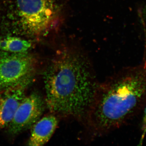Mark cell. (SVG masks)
<instances>
[{"mask_svg":"<svg viewBox=\"0 0 146 146\" xmlns=\"http://www.w3.org/2000/svg\"><path fill=\"white\" fill-rule=\"evenodd\" d=\"M45 102L56 116L86 118L98 84L83 53L65 48L56 52L44 74Z\"/></svg>","mask_w":146,"mask_h":146,"instance_id":"cell-1","label":"cell"},{"mask_svg":"<svg viewBox=\"0 0 146 146\" xmlns=\"http://www.w3.org/2000/svg\"><path fill=\"white\" fill-rule=\"evenodd\" d=\"M146 100V60L99 85L85 119L97 133L119 127Z\"/></svg>","mask_w":146,"mask_h":146,"instance_id":"cell-2","label":"cell"},{"mask_svg":"<svg viewBox=\"0 0 146 146\" xmlns=\"http://www.w3.org/2000/svg\"><path fill=\"white\" fill-rule=\"evenodd\" d=\"M61 11L58 0H0V38L39 40L56 28Z\"/></svg>","mask_w":146,"mask_h":146,"instance_id":"cell-3","label":"cell"},{"mask_svg":"<svg viewBox=\"0 0 146 146\" xmlns=\"http://www.w3.org/2000/svg\"><path fill=\"white\" fill-rule=\"evenodd\" d=\"M37 60L30 52L0 50V92L23 84H31L36 75Z\"/></svg>","mask_w":146,"mask_h":146,"instance_id":"cell-4","label":"cell"},{"mask_svg":"<svg viewBox=\"0 0 146 146\" xmlns=\"http://www.w3.org/2000/svg\"><path fill=\"white\" fill-rule=\"evenodd\" d=\"M46 102L39 94L33 93L24 98L9 125V133L16 135L32 127L40 119Z\"/></svg>","mask_w":146,"mask_h":146,"instance_id":"cell-5","label":"cell"},{"mask_svg":"<svg viewBox=\"0 0 146 146\" xmlns=\"http://www.w3.org/2000/svg\"><path fill=\"white\" fill-rule=\"evenodd\" d=\"M29 86L19 85L0 92V129L8 127Z\"/></svg>","mask_w":146,"mask_h":146,"instance_id":"cell-6","label":"cell"},{"mask_svg":"<svg viewBox=\"0 0 146 146\" xmlns=\"http://www.w3.org/2000/svg\"><path fill=\"white\" fill-rule=\"evenodd\" d=\"M58 123V118L52 113L40 118L32 126L28 145L31 146L45 145L51 138Z\"/></svg>","mask_w":146,"mask_h":146,"instance_id":"cell-7","label":"cell"},{"mask_svg":"<svg viewBox=\"0 0 146 146\" xmlns=\"http://www.w3.org/2000/svg\"><path fill=\"white\" fill-rule=\"evenodd\" d=\"M32 44L29 40L16 36H9L0 38V50L19 53L29 51Z\"/></svg>","mask_w":146,"mask_h":146,"instance_id":"cell-8","label":"cell"},{"mask_svg":"<svg viewBox=\"0 0 146 146\" xmlns=\"http://www.w3.org/2000/svg\"><path fill=\"white\" fill-rule=\"evenodd\" d=\"M140 16L141 23L143 29L145 39L146 48V5L144 6L142 9L140 10Z\"/></svg>","mask_w":146,"mask_h":146,"instance_id":"cell-9","label":"cell"},{"mask_svg":"<svg viewBox=\"0 0 146 146\" xmlns=\"http://www.w3.org/2000/svg\"><path fill=\"white\" fill-rule=\"evenodd\" d=\"M141 130L142 131V134L140 143H142L143 142L144 137L146 133V107L144 111L143 117V121H142V127Z\"/></svg>","mask_w":146,"mask_h":146,"instance_id":"cell-10","label":"cell"}]
</instances>
